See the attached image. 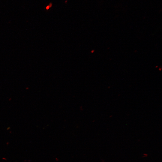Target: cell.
Listing matches in <instances>:
<instances>
[{
	"mask_svg": "<svg viewBox=\"0 0 162 162\" xmlns=\"http://www.w3.org/2000/svg\"><path fill=\"white\" fill-rule=\"evenodd\" d=\"M50 7L49 6V5H48L46 7V10H48V9H49V8H50Z\"/></svg>",
	"mask_w": 162,
	"mask_h": 162,
	"instance_id": "1",
	"label": "cell"
},
{
	"mask_svg": "<svg viewBox=\"0 0 162 162\" xmlns=\"http://www.w3.org/2000/svg\"><path fill=\"white\" fill-rule=\"evenodd\" d=\"M49 6L50 7V8H51L52 7V3L51 2H50L49 4Z\"/></svg>",
	"mask_w": 162,
	"mask_h": 162,
	"instance_id": "2",
	"label": "cell"
},
{
	"mask_svg": "<svg viewBox=\"0 0 162 162\" xmlns=\"http://www.w3.org/2000/svg\"><path fill=\"white\" fill-rule=\"evenodd\" d=\"M67 0H65V4H66L67 2Z\"/></svg>",
	"mask_w": 162,
	"mask_h": 162,
	"instance_id": "3",
	"label": "cell"
}]
</instances>
